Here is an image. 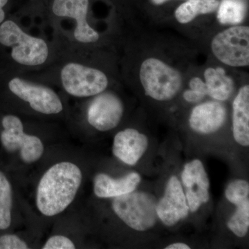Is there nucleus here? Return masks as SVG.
<instances>
[{"mask_svg":"<svg viewBox=\"0 0 249 249\" xmlns=\"http://www.w3.org/2000/svg\"><path fill=\"white\" fill-rule=\"evenodd\" d=\"M53 39L56 48L52 61L42 71L28 74L60 87L72 97L89 98L108 89L112 78L100 47H80Z\"/></svg>","mask_w":249,"mask_h":249,"instance_id":"obj_1","label":"nucleus"},{"mask_svg":"<svg viewBox=\"0 0 249 249\" xmlns=\"http://www.w3.org/2000/svg\"><path fill=\"white\" fill-rule=\"evenodd\" d=\"M56 44L43 29L33 33L24 23L8 18L0 24V67L24 73H37L53 60Z\"/></svg>","mask_w":249,"mask_h":249,"instance_id":"obj_2","label":"nucleus"},{"mask_svg":"<svg viewBox=\"0 0 249 249\" xmlns=\"http://www.w3.org/2000/svg\"><path fill=\"white\" fill-rule=\"evenodd\" d=\"M89 0H53L41 27L54 38L80 47H97L102 36L90 22Z\"/></svg>","mask_w":249,"mask_h":249,"instance_id":"obj_3","label":"nucleus"},{"mask_svg":"<svg viewBox=\"0 0 249 249\" xmlns=\"http://www.w3.org/2000/svg\"><path fill=\"white\" fill-rule=\"evenodd\" d=\"M52 87L27 73L0 67V93L27 105L36 114L57 116L63 112L62 98Z\"/></svg>","mask_w":249,"mask_h":249,"instance_id":"obj_4","label":"nucleus"},{"mask_svg":"<svg viewBox=\"0 0 249 249\" xmlns=\"http://www.w3.org/2000/svg\"><path fill=\"white\" fill-rule=\"evenodd\" d=\"M82 178L80 168L70 162L49 168L37 187L36 204L41 213L52 217L65 211L74 199Z\"/></svg>","mask_w":249,"mask_h":249,"instance_id":"obj_5","label":"nucleus"},{"mask_svg":"<svg viewBox=\"0 0 249 249\" xmlns=\"http://www.w3.org/2000/svg\"><path fill=\"white\" fill-rule=\"evenodd\" d=\"M139 79L145 94L159 101L175 97L181 89L182 76L160 59H145L139 69Z\"/></svg>","mask_w":249,"mask_h":249,"instance_id":"obj_6","label":"nucleus"},{"mask_svg":"<svg viewBox=\"0 0 249 249\" xmlns=\"http://www.w3.org/2000/svg\"><path fill=\"white\" fill-rule=\"evenodd\" d=\"M157 201L155 196L142 192H132L115 197L112 208L118 217L128 227L145 231L157 222Z\"/></svg>","mask_w":249,"mask_h":249,"instance_id":"obj_7","label":"nucleus"},{"mask_svg":"<svg viewBox=\"0 0 249 249\" xmlns=\"http://www.w3.org/2000/svg\"><path fill=\"white\" fill-rule=\"evenodd\" d=\"M213 53L224 65L232 67L249 65V27L233 26L217 34L212 42Z\"/></svg>","mask_w":249,"mask_h":249,"instance_id":"obj_8","label":"nucleus"},{"mask_svg":"<svg viewBox=\"0 0 249 249\" xmlns=\"http://www.w3.org/2000/svg\"><path fill=\"white\" fill-rule=\"evenodd\" d=\"M1 142L6 151L19 150L23 161L34 163L40 160L44 152L42 141L38 137L24 132V124L19 116L8 114L1 118Z\"/></svg>","mask_w":249,"mask_h":249,"instance_id":"obj_9","label":"nucleus"},{"mask_svg":"<svg viewBox=\"0 0 249 249\" xmlns=\"http://www.w3.org/2000/svg\"><path fill=\"white\" fill-rule=\"evenodd\" d=\"M91 98L85 114L88 124L101 132L117 127L124 114V105L121 98L107 89Z\"/></svg>","mask_w":249,"mask_h":249,"instance_id":"obj_10","label":"nucleus"},{"mask_svg":"<svg viewBox=\"0 0 249 249\" xmlns=\"http://www.w3.org/2000/svg\"><path fill=\"white\" fill-rule=\"evenodd\" d=\"M189 207L179 180L173 176L165 188L164 196L157 204V213L161 222L172 227L189 214Z\"/></svg>","mask_w":249,"mask_h":249,"instance_id":"obj_11","label":"nucleus"},{"mask_svg":"<svg viewBox=\"0 0 249 249\" xmlns=\"http://www.w3.org/2000/svg\"><path fill=\"white\" fill-rule=\"evenodd\" d=\"M181 180L190 211L196 212L209 200V179L201 160H193L185 165Z\"/></svg>","mask_w":249,"mask_h":249,"instance_id":"obj_12","label":"nucleus"},{"mask_svg":"<svg viewBox=\"0 0 249 249\" xmlns=\"http://www.w3.org/2000/svg\"><path fill=\"white\" fill-rule=\"evenodd\" d=\"M148 139L137 129L127 128L118 132L114 137L113 153L121 161L135 165L146 151Z\"/></svg>","mask_w":249,"mask_h":249,"instance_id":"obj_13","label":"nucleus"},{"mask_svg":"<svg viewBox=\"0 0 249 249\" xmlns=\"http://www.w3.org/2000/svg\"><path fill=\"white\" fill-rule=\"evenodd\" d=\"M227 118V109L222 103L211 101L196 106L190 116L191 128L201 134H211L221 128Z\"/></svg>","mask_w":249,"mask_h":249,"instance_id":"obj_14","label":"nucleus"},{"mask_svg":"<svg viewBox=\"0 0 249 249\" xmlns=\"http://www.w3.org/2000/svg\"><path fill=\"white\" fill-rule=\"evenodd\" d=\"M141 180L140 175L137 173H129L118 179L106 174H98L94 178L93 191L98 197L115 198L134 191Z\"/></svg>","mask_w":249,"mask_h":249,"instance_id":"obj_15","label":"nucleus"},{"mask_svg":"<svg viewBox=\"0 0 249 249\" xmlns=\"http://www.w3.org/2000/svg\"><path fill=\"white\" fill-rule=\"evenodd\" d=\"M232 129L235 142L249 145V86L241 88L232 103Z\"/></svg>","mask_w":249,"mask_h":249,"instance_id":"obj_16","label":"nucleus"},{"mask_svg":"<svg viewBox=\"0 0 249 249\" xmlns=\"http://www.w3.org/2000/svg\"><path fill=\"white\" fill-rule=\"evenodd\" d=\"M207 95L218 101H225L231 96L234 82L221 67H209L204 71Z\"/></svg>","mask_w":249,"mask_h":249,"instance_id":"obj_17","label":"nucleus"},{"mask_svg":"<svg viewBox=\"0 0 249 249\" xmlns=\"http://www.w3.org/2000/svg\"><path fill=\"white\" fill-rule=\"evenodd\" d=\"M219 0H187L176 9L175 17L181 24H188L201 15L217 11Z\"/></svg>","mask_w":249,"mask_h":249,"instance_id":"obj_18","label":"nucleus"},{"mask_svg":"<svg viewBox=\"0 0 249 249\" xmlns=\"http://www.w3.org/2000/svg\"><path fill=\"white\" fill-rule=\"evenodd\" d=\"M247 12L242 0H222L217 9V19L222 24L237 25L243 22Z\"/></svg>","mask_w":249,"mask_h":249,"instance_id":"obj_19","label":"nucleus"},{"mask_svg":"<svg viewBox=\"0 0 249 249\" xmlns=\"http://www.w3.org/2000/svg\"><path fill=\"white\" fill-rule=\"evenodd\" d=\"M12 188L4 173L0 172V230L9 229L11 224Z\"/></svg>","mask_w":249,"mask_h":249,"instance_id":"obj_20","label":"nucleus"},{"mask_svg":"<svg viewBox=\"0 0 249 249\" xmlns=\"http://www.w3.org/2000/svg\"><path fill=\"white\" fill-rule=\"evenodd\" d=\"M227 226L238 237L247 235L249 228V200L237 206L235 213L229 219Z\"/></svg>","mask_w":249,"mask_h":249,"instance_id":"obj_21","label":"nucleus"},{"mask_svg":"<svg viewBox=\"0 0 249 249\" xmlns=\"http://www.w3.org/2000/svg\"><path fill=\"white\" fill-rule=\"evenodd\" d=\"M249 184L245 180H236L228 186L225 196L228 200L235 206L249 200Z\"/></svg>","mask_w":249,"mask_h":249,"instance_id":"obj_22","label":"nucleus"},{"mask_svg":"<svg viewBox=\"0 0 249 249\" xmlns=\"http://www.w3.org/2000/svg\"><path fill=\"white\" fill-rule=\"evenodd\" d=\"M74 244L71 240L65 236L55 235L50 237L45 246L42 247L43 249H74Z\"/></svg>","mask_w":249,"mask_h":249,"instance_id":"obj_23","label":"nucleus"},{"mask_svg":"<svg viewBox=\"0 0 249 249\" xmlns=\"http://www.w3.org/2000/svg\"><path fill=\"white\" fill-rule=\"evenodd\" d=\"M27 244L15 235H4L0 237V249H27Z\"/></svg>","mask_w":249,"mask_h":249,"instance_id":"obj_24","label":"nucleus"},{"mask_svg":"<svg viewBox=\"0 0 249 249\" xmlns=\"http://www.w3.org/2000/svg\"><path fill=\"white\" fill-rule=\"evenodd\" d=\"M205 96L206 95H204V93L191 89L186 90L183 93V98L186 100L187 102L192 103L200 102L204 99Z\"/></svg>","mask_w":249,"mask_h":249,"instance_id":"obj_25","label":"nucleus"},{"mask_svg":"<svg viewBox=\"0 0 249 249\" xmlns=\"http://www.w3.org/2000/svg\"><path fill=\"white\" fill-rule=\"evenodd\" d=\"M189 86L190 89L196 90V91H199V92L204 93L206 96H208L206 83L199 77H194V78H192L190 80Z\"/></svg>","mask_w":249,"mask_h":249,"instance_id":"obj_26","label":"nucleus"},{"mask_svg":"<svg viewBox=\"0 0 249 249\" xmlns=\"http://www.w3.org/2000/svg\"><path fill=\"white\" fill-rule=\"evenodd\" d=\"M9 0H0V24L8 18L6 7L9 4Z\"/></svg>","mask_w":249,"mask_h":249,"instance_id":"obj_27","label":"nucleus"},{"mask_svg":"<svg viewBox=\"0 0 249 249\" xmlns=\"http://www.w3.org/2000/svg\"><path fill=\"white\" fill-rule=\"evenodd\" d=\"M191 247L189 246L186 245V244L178 242V243L173 244L165 247V249H190Z\"/></svg>","mask_w":249,"mask_h":249,"instance_id":"obj_28","label":"nucleus"},{"mask_svg":"<svg viewBox=\"0 0 249 249\" xmlns=\"http://www.w3.org/2000/svg\"><path fill=\"white\" fill-rule=\"evenodd\" d=\"M168 1H170V0H151L152 4L155 5H161Z\"/></svg>","mask_w":249,"mask_h":249,"instance_id":"obj_29","label":"nucleus"}]
</instances>
